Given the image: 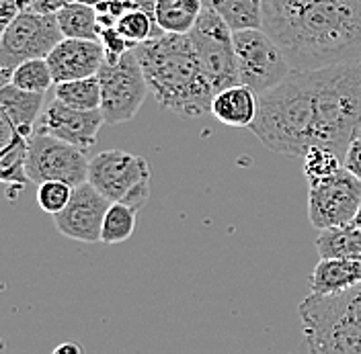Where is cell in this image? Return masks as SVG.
I'll return each instance as SVG.
<instances>
[{
  "mask_svg": "<svg viewBox=\"0 0 361 354\" xmlns=\"http://www.w3.org/2000/svg\"><path fill=\"white\" fill-rule=\"evenodd\" d=\"M99 42L103 44L105 62H109V64L119 62L130 49H134L132 44L117 31V27H103L101 29V35H99Z\"/></svg>",
  "mask_w": 361,
  "mask_h": 354,
  "instance_id": "cell-30",
  "label": "cell"
},
{
  "mask_svg": "<svg viewBox=\"0 0 361 354\" xmlns=\"http://www.w3.org/2000/svg\"><path fill=\"white\" fill-rule=\"evenodd\" d=\"M150 166L142 156L105 150L89 162V182L111 203H126L137 211L150 199Z\"/></svg>",
  "mask_w": 361,
  "mask_h": 354,
  "instance_id": "cell-6",
  "label": "cell"
},
{
  "mask_svg": "<svg viewBox=\"0 0 361 354\" xmlns=\"http://www.w3.org/2000/svg\"><path fill=\"white\" fill-rule=\"evenodd\" d=\"M101 80V113L107 125L132 121L148 96V80L134 49H130L119 62H103L99 70Z\"/></svg>",
  "mask_w": 361,
  "mask_h": 354,
  "instance_id": "cell-9",
  "label": "cell"
},
{
  "mask_svg": "<svg viewBox=\"0 0 361 354\" xmlns=\"http://www.w3.org/2000/svg\"><path fill=\"white\" fill-rule=\"evenodd\" d=\"M316 129L314 146L335 150L341 158L361 133V60L312 70Z\"/></svg>",
  "mask_w": 361,
  "mask_h": 354,
  "instance_id": "cell-4",
  "label": "cell"
},
{
  "mask_svg": "<svg viewBox=\"0 0 361 354\" xmlns=\"http://www.w3.org/2000/svg\"><path fill=\"white\" fill-rule=\"evenodd\" d=\"M134 51L162 109L180 117L212 113L216 90L203 72L189 33L164 31L135 45Z\"/></svg>",
  "mask_w": 361,
  "mask_h": 354,
  "instance_id": "cell-2",
  "label": "cell"
},
{
  "mask_svg": "<svg viewBox=\"0 0 361 354\" xmlns=\"http://www.w3.org/2000/svg\"><path fill=\"white\" fill-rule=\"evenodd\" d=\"M353 225H357V227H361V205H360V209H357V213H355V220H353Z\"/></svg>",
  "mask_w": 361,
  "mask_h": 354,
  "instance_id": "cell-36",
  "label": "cell"
},
{
  "mask_svg": "<svg viewBox=\"0 0 361 354\" xmlns=\"http://www.w3.org/2000/svg\"><path fill=\"white\" fill-rule=\"evenodd\" d=\"M74 187L62 182V180H45L42 184H37V205L42 207L44 213L56 215L60 213L68 205V201L72 197Z\"/></svg>",
  "mask_w": 361,
  "mask_h": 354,
  "instance_id": "cell-29",
  "label": "cell"
},
{
  "mask_svg": "<svg viewBox=\"0 0 361 354\" xmlns=\"http://www.w3.org/2000/svg\"><path fill=\"white\" fill-rule=\"evenodd\" d=\"M27 148H29V137L21 133H13L2 148L0 178L4 184L13 189H23L31 182L27 175Z\"/></svg>",
  "mask_w": 361,
  "mask_h": 354,
  "instance_id": "cell-23",
  "label": "cell"
},
{
  "mask_svg": "<svg viewBox=\"0 0 361 354\" xmlns=\"http://www.w3.org/2000/svg\"><path fill=\"white\" fill-rule=\"evenodd\" d=\"M111 201L101 195L89 180L74 187L68 205L54 215L56 229L70 240L85 244L101 242V232Z\"/></svg>",
  "mask_w": 361,
  "mask_h": 354,
  "instance_id": "cell-13",
  "label": "cell"
},
{
  "mask_svg": "<svg viewBox=\"0 0 361 354\" xmlns=\"http://www.w3.org/2000/svg\"><path fill=\"white\" fill-rule=\"evenodd\" d=\"M70 2H74V0H27V11L56 15L62 6H66Z\"/></svg>",
  "mask_w": 361,
  "mask_h": 354,
  "instance_id": "cell-33",
  "label": "cell"
},
{
  "mask_svg": "<svg viewBox=\"0 0 361 354\" xmlns=\"http://www.w3.org/2000/svg\"><path fill=\"white\" fill-rule=\"evenodd\" d=\"M263 29L292 70L361 60V0H263Z\"/></svg>",
  "mask_w": 361,
  "mask_h": 354,
  "instance_id": "cell-1",
  "label": "cell"
},
{
  "mask_svg": "<svg viewBox=\"0 0 361 354\" xmlns=\"http://www.w3.org/2000/svg\"><path fill=\"white\" fill-rule=\"evenodd\" d=\"M85 353V348L80 346V344H76V342H64V344H60V346H56L54 348V354H82Z\"/></svg>",
  "mask_w": 361,
  "mask_h": 354,
  "instance_id": "cell-35",
  "label": "cell"
},
{
  "mask_svg": "<svg viewBox=\"0 0 361 354\" xmlns=\"http://www.w3.org/2000/svg\"><path fill=\"white\" fill-rule=\"evenodd\" d=\"M135 217L137 209L130 207L126 203H111L101 232L103 244H121L132 238L135 232Z\"/></svg>",
  "mask_w": 361,
  "mask_h": 354,
  "instance_id": "cell-25",
  "label": "cell"
},
{
  "mask_svg": "<svg viewBox=\"0 0 361 354\" xmlns=\"http://www.w3.org/2000/svg\"><path fill=\"white\" fill-rule=\"evenodd\" d=\"M203 8V0H157L154 17L166 33H189Z\"/></svg>",
  "mask_w": 361,
  "mask_h": 354,
  "instance_id": "cell-20",
  "label": "cell"
},
{
  "mask_svg": "<svg viewBox=\"0 0 361 354\" xmlns=\"http://www.w3.org/2000/svg\"><path fill=\"white\" fill-rule=\"evenodd\" d=\"M361 205V180L345 166L326 178L308 182V220L316 229L353 223Z\"/></svg>",
  "mask_w": 361,
  "mask_h": 354,
  "instance_id": "cell-12",
  "label": "cell"
},
{
  "mask_svg": "<svg viewBox=\"0 0 361 354\" xmlns=\"http://www.w3.org/2000/svg\"><path fill=\"white\" fill-rule=\"evenodd\" d=\"M45 92H31L15 87L13 82L0 87V127L2 144L8 141L13 133L31 137L44 109Z\"/></svg>",
  "mask_w": 361,
  "mask_h": 354,
  "instance_id": "cell-16",
  "label": "cell"
},
{
  "mask_svg": "<svg viewBox=\"0 0 361 354\" xmlns=\"http://www.w3.org/2000/svg\"><path fill=\"white\" fill-rule=\"evenodd\" d=\"M103 62H105V49L99 39L64 37L47 56V64L51 68L56 84L97 76Z\"/></svg>",
  "mask_w": 361,
  "mask_h": 354,
  "instance_id": "cell-15",
  "label": "cell"
},
{
  "mask_svg": "<svg viewBox=\"0 0 361 354\" xmlns=\"http://www.w3.org/2000/svg\"><path fill=\"white\" fill-rule=\"evenodd\" d=\"M248 129L273 152L304 158L314 146L312 70H292V74L277 87L259 94V115Z\"/></svg>",
  "mask_w": 361,
  "mask_h": 354,
  "instance_id": "cell-3",
  "label": "cell"
},
{
  "mask_svg": "<svg viewBox=\"0 0 361 354\" xmlns=\"http://www.w3.org/2000/svg\"><path fill=\"white\" fill-rule=\"evenodd\" d=\"M105 125V117L99 111H80L74 107H68L62 101L54 99L45 111L42 113L35 132L49 133L54 137H60L68 144L89 152L97 144L99 129Z\"/></svg>",
  "mask_w": 361,
  "mask_h": 354,
  "instance_id": "cell-14",
  "label": "cell"
},
{
  "mask_svg": "<svg viewBox=\"0 0 361 354\" xmlns=\"http://www.w3.org/2000/svg\"><path fill=\"white\" fill-rule=\"evenodd\" d=\"M212 115L228 127H250L259 115V94L243 82L218 90L212 101Z\"/></svg>",
  "mask_w": 361,
  "mask_h": 354,
  "instance_id": "cell-17",
  "label": "cell"
},
{
  "mask_svg": "<svg viewBox=\"0 0 361 354\" xmlns=\"http://www.w3.org/2000/svg\"><path fill=\"white\" fill-rule=\"evenodd\" d=\"M115 27L132 44V47H135L137 44H144V42L157 37L160 33H164L158 27L157 17L152 13H146V11H140V8L128 11Z\"/></svg>",
  "mask_w": 361,
  "mask_h": 354,
  "instance_id": "cell-27",
  "label": "cell"
},
{
  "mask_svg": "<svg viewBox=\"0 0 361 354\" xmlns=\"http://www.w3.org/2000/svg\"><path fill=\"white\" fill-rule=\"evenodd\" d=\"M54 99L62 101L68 107L80 109V111H99L101 109V80L99 76L78 78L58 82L54 89Z\"/></svg>",
  "mask_w": 361,
  "mask_h": 354,
  "instance_id": "cell-24",
  "label": "cell"
},
{
  "mask_svg": "<svg viewBox=\"0 0 361 354\" xmlns=\"http://www.w3.org/2000/svg\"><path fill=\"white\" fill-rule=\"evenodd\" d=\"M302 168L306 180H316V178H326L338 172L343 168V158L324 146H312L304 158H302Z\"/></svg>",
  "mask_w": 361,
  "mask_h": 354,
  "instance_id": "cell-28",
  "label": "cell"
},
{
  "mask_svg": "<svg viewBox=\"0 0 361 354\" xmlns=\"http://www.w3.org/2000/svg\"><path fill=\"white\" fill-rule=\"evenodd\" d=\"M189 35L203 72L216 92L240 84L234 31L214 8L203 4L202 13Z\"/></svg>",
  "mask_w": 361,
  "mask_h": 354,
  "instance_id": "cell-8",
  "label": "cell"
},
{
  "mask_svg": "<svg viewBox=\"0 0 361 354\" xmlns=\"http://www.w3.org/2000/svg\"><path fill=\"white\" fill-rule=\"evenodd\" d=\"M214 8L232 31L263 27V0H203Z\"/></svg>",
  "mask_w": 361,
  "mask_h": 354,
  "instance_id": "cell-22",
  "label": "cell"
},
{
  "mask_svg": "<svg viewBox=\"0 0 361 354\" xmlns=\"http://www.w3.org/2000/svg\"><path fill=\"white\" fill-rule=\"evenodd\" d=\"M361 283V263L347 258H320L310 274V293L333 295Z\"/></svg>",
  "mask_w": 361,
  "mask_h": 354,
  "instance_id": "cell-18",
  "label": "cell"
},
{
  "mask_svg": "<svg viewBox=\"0 0 361 354\" xmlns=\"http://www.w3.org/2000/svg\"><path fill=\"white\" fill-rule=\"evenodd\" d=\"M314 244L320 258H347L361 263V227L353 223L320 229Z\"/></svg>",
  "mask_w": 361,
  "mask_h": 354,
  "instance_id": "cell-19",
  "label": "cell"
},
{
  "mask_svg": "<svg viewBox=\"0 0 361 354\" xmlns=\"http://www.w3.org/2000/svg\"><path fill=\"white\" fill-rule=\"evenodd\" d=\"M80 2H87V4H90V6H97L101 0H80Z\"/></svg>",
  "mask_w": 361,
  "mask_h": 354,
  "instance_id": "cell-37",
  "label": "cell"
},
{
  "mask_svg": "<svg viewBox=\"0 0 361 354\" xmlns=\"http://www.w3.org/2000/svg\"><path fill=\"white\" fill-rule=\"evenodd\" d=\"M130 4V8H140V11H146V13H152L154 15V8H157V0H126Z\"/></svg>",
  "mask_w": 361,
  "mask_h": 354,
  "instance_id": "cell-34",
  "label": "cell"
},
{
  "mask_svg": "<svg viewBox=\"0 0 361 354\" xmlns=\"http://www.w3.org/2000/svg\"><path fill=\"white\" fill-rule=\"evenodd\" d=\"M94 11H97L99 27L103 29V27H115L119 23V19L132 8H130V4L126 0H101L94 6Z\"/></svg>",
  "mask_w": 361,
  "mask_h": 354,
  "instance_id": "cell-31",
  "label": "cell"
},
{
  "mask_svg": "<svg viewBox=\"0 0 361 354\" xmlns=\"http://www.w3.org/2000/svg\"><path fill=\"white\" fill-rule=\"evenodd\" d=\"M90 158L85 150L49 133L35 132L27 148V175L35 184L45 180H62L72 187L89 180Z\"/></svg>",
  "mask_w": 361,
  "mask_h": 354,
  "instance_id": "cell-11",
  "label": "cell"
},
{
  "mask_svg": "<svg viewBox=\"0 0 361 354\" xmlns=\"http://www.w3.org/2000/svg\"><path fill=\"white\" fill-rule=\"evenodd\" d=\"M298 315L310 353L361 354V283L333 295L310 293Z\"/></svg>",
  "mask_w": 361,
  "mask_h": 354,
  "instance_id": "cell-5",
  "label": "cell"
},
{
  "mask_svg": "<svg viewBox=\"0 0 361 354\" xmlns=\"http://www.w3.org/2000/svg\"><path fill=\"white\" fill-rule=\"evenodd\" d=\"M64 39L56 15L23 11L2 29L0 39V76L2 84L11 82L13 70L35 58H47Z\"/></svg>",
  "mask_w": 361,
  "mask_h": 354,
  "instance_id": "cell-7",
  "label": "cell"
},
{
  "mask_svg": "<svg viewBox=\"0 0 361 354\" xmlns=\"http://www.w3.org/2000/svg\"><path fill=\"white\" fill-rule=\"evenodd\" d=\"M234 47L240 82L257 94L277 87L292 74L286 53L263 27L234 31Z\"/></svg>",
  "mask_w": 361,
  "mask_h": 354,
  "instance_id": "cell-10",
  "label": "cell"
},
{
  "mask_svg": "<svg viewBox=\"0 0 361 354\" xmlns=\"http://www.w3.org/2000/svg\"><path fill=\"white\" fill-rule=\"evenodd\" d=\"M58 23L60 29L64 33V37H76V39H99L101 35V27L97 19V11L94 6H90L87 2L74 0L66 6H62L58 13Z\"/></svg>",
  "mask_w": 361,
  "mask_h": 354,
  "instance_id": "cell-21",
  "label": "cell"
},
{
  "mask_svg": "<svg viewBox=\"0 0 361 354\" xmlns=\"http://www.w3.org/2000/svg\"><path fill=\"white\" fill-rule=\"evenodd\" d=\"M11 82L19 89L31 90V92H47L56 84L47 58H35L19 64L11 74Z\"/></svg>",
  "mask_w": 361,
  "mask_h": 354,
  "instance_id": "cell-26",
  "label": "cell"
},
{
  "mask_svg": "<svg viewBox=\"0 0 361 354\" xmlns=\"http://www.w3.org/2000/svg\"><path fill=\"white\" fill-rule=\"evenodd\" d=\"M343 166L361 180V133H357L351 139V144L345 152V158H343Z\"/></svg>",
  "mask_w": 361,
  "mask_h": 354,
  "instance_id": "cell-32",
  "label": "cell"
}]
</instances>
